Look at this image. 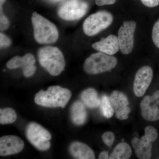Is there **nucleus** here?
<instances>
[{
    "mask_svg": "<svg viewBox=\"0 0 159 159\" xmlns=\"http://www.w3.org/2000/svg\"><path fill=\"white\" fill-rule=\"evenodd\" d=\"M71 95L68 89L52 86L47 90L38 92L34 97V101L36 104L44 107L64 108L70 99Z\"/></svg>",
    "mask_w": 159,
    "mask_h": 159,
    "instance_id": "nucleus-1",
    "label": "nucleus"
},
{
    "mask_svg": "<svg viewBox=\"0 0 159 159\" xmlns=\"http://www.w3.org/2000/svg\"><path fill=\"white\" fill-rule=\"evenodd\" d=\"M38 58L40 65L52 76L59 75L65 67L63 54L56 47L41 48L38 51Z\"/></svg>",
    "mask_w": 159,
    "mask_h": 159,
    "instance_id": "nucleus-2",
    "label": "nucleus"
},
{
    "mask_svg": "<svg viewBox=\"0 0 159 159\" xmlns=\"http://www.w3.org/2000/svg\"><path fill=\"white\" fill-rule=\"evenodd\" d=\"M31 22L34 39L39 43L51 44L57 41L59 34L53 23L36 12L32 13Z\"/></svg>",
    "mask_w": 159,
    "mask_h": 159,
    "instance_id": "nucleus-3",
    "label": "nucleus"
},
{
    "mask_svg": "<svg viewBox=\"0 0 159 159\" xmlns=\"http://www.w3.org/2000/svg\"><path fill=\"white\" fill-rule=\"evenodd\" d=\"M116 57L102 52L91 54L84 61V70L89 74H97L111 71L116 66Z\"/></svg>",
    "mask_w": 159,
    "mask_h": 159,
    "instance_id": "nucleus-4",
    "label": "nucleus"
},
{
    "mask_svg": "<svg viewBox=\"0 0 159 159\" xmlns=\"http://www.w3.org/2000/svg\"><path fill=\"white\" fill-rule=\"evenodd\" d=\"M113 20V16L108 11H97L86 19L83 25V30L88 36H94L109 27Z\"/></svg>",
    "mask_w": 159,
    "mask_h": 159,
    "instance_id": "nucleus-5",
    "label": "nucleus"
},
{
    "mask_svg": "<svg viewBox=\"0 0 159 159\" xmlns=\"http://www.w3.org/2000/svg\"><path fill=\"white\" fill-rule=\"evenodd\" d=\"M26 135L29 142L38 150L43 151L51 147V134L38 123H29L26 128Z\"/></svg>",
    "mask_w": 159,
    "mask_h": 159,
    "instance_id": "nucleus-6",
    "label": "nucleus"
},
{
    "mask_svg": "<svg viewBox=\"0 0 159 159\" xmlns=\"http://www.w3.org/2000/svg\"><path fill=\"white\" fill-rule=\"evenodd\" d=\"M88 9L87 3L82 0H68L61 6L58 16L66 20H74L81 18Z\"/></svg>",
    "mask_w": 159,
    "mask_h": 159,
    "instance_id": "nucleus-7",
    "label": "nucleus"
},
{
    "mask_svg": "<svg viewBox=\"0 0 159 159\" xmlns=\"http://www.w3.org/2000/svg\"><path fill=\"white\" fill-rule=\"evenodd\" d=\"M134 21L124 22L120 27L118 39L119 48L122 54H128L133 51L134 46V33L136 28Z\"/></svg>",
    "mask_w": 159,
    "mask_h": 159,
    "instance_id": "nucleus-8",
    "label": "nucleus"
},
{
    "mask_svg": "<svg viewBox=\"0 0 159 159\" xmlns=\"http://www.w3.org/2000/svg\"><path fill=\"white\" fill-rule=\"evenodd\" d=\"M159 90L154 92L152 96H146L140 103L142 117L150 122L159 119Z\"/></svg>",
    "mask_w": 159,
    "mask_h": 159,
    "instance_id": "nucleus-9",
    "label": "nucleus"
},
{
    "mask_svg": "<svg viewBox=\"0 0 159 159\" xmlns=\"http://www.w3.org/2000/svg\"><path fill=\"white\" fill-rule=\"evenodd\" d=\"M153 78V70L149 66H144L137 71L134 80V93L138 97L145 94Z\"/></svg>",
    "mask_w": 159,
    "mask_h": 159,
    "instance_id": "nucleus-10",
    "label": "nucleus"
},
{
    "mask_svg": "<svg viewBox=\"0 0 159 159\" xmlns=\"http://www.w3.org/2000/svg\"><path fill=\"white\" fill-rule=\"evenodd\" d=\"M109 99L117 119L121 120L128 119L131 109L127 96L122 92L115 90L112 92Z\"/></svg>",
    "mask_w": 159,
    "mask_h": 159,
    "instance_id": "nucleus-11",
    "label": "nucleus"
},
{
    "mask_svg": "<svg viewBox=\"0 0 159 159\" xmlns=\"http://www.w3.org/2000/svg\"><path fill=\"white\" fill-rule=\"evenodd\" d=\"M35 62L34 56L31 54H27L23 57L16 56L12 57L7 62L6 66L9 69L21 68L24 76L29 77L32 76L36 71Z\"/></svg>",
    "mask_w": 159,
    "mask_h": 159,
    "instance_id": "nucleus-12",
    "label": "nucleus"
},
{
    "mask_svg": "<svg viewBox=\"0 0 159 159\" xmlns=\"http://www.w3.org/2000/svg\"><path fill=\"white\" fill-rule=\"evenodd\" d=\"M25 143L20 138L14 135H7L0 139V155L7 156L20 152Z\"/></svg>",
    "mask_w": 159,
    "mask_h": 159,
    "instance_id": "nucleus-13",
    "label": "nucleus"
},
{
    "mask_svg": "<svg viewBox=\"0 0 159 159\" xmlns=\"http://www.w3.org/2000/svg\"><path fill=\"white\" fill-rule=\"evenodd\" d=\"M92 47L99 52L110 55L116 54L120 49L118 37L113 34L101 39L99 41L94 43Z\"/></svg>",
    "mask_w": 159,
    "mask_h": 159,
    "instance_id": "nucleus-14",
    "label": "nucleus"
},
{
    "mask_svg": "<svg viewBox=\"0 0 159 159\" xmlns=\"http://www.w3.org/2000/svg\"><path fill=\"white\" fill-rule=\"evenodd\" d=\"M131 144L138 158L149 159L151 158V142L147 141L144 136L141 139L134 138L132 140Z\"/></svg>",
    "mask_w": 159,
    "mask_h": 159,
    "instance_id": "nucleus-15",
    "label": "nucleus"
},
{
    "mask_svg": "<svg viewBox=\"0 0 159 159\" xmlns=\"http://www.w3.org/2000/svg\"><path fill=\"white\" fill-rule=\"evenodd\" d=\"M69 150L71 155L75 159H95L93 151L88 145L82 142H74L71 143Z\"/></svg>",
    "mask_w": 159,
    "mask_h": 159,
    "instance_id": "nucleus-16",
    "label": "nucleus"
},
{
    "mask_svg": "<svg viewBox=\"0 0 159 159\" xmlns=\"http://www.w3.org/2000/svg\"><path fill=\"white\" fill-rule=\"evenodd\" d=\"M71 118L75 125H83L87 118V112L83 102L77 101L73 103L71 108Z\"/></svg>",
    "mask_w": 159,
    "mask_h": 159,
    "instance_id": "nucleus-17",
    "label": "nucleus"
},
{
    "mask_svg": "<svg viewBox=\"0 0 159 159\" xmlns=\"http://www.w3.org/2000/svg\"><path fill=\"white\" fill-rule=\"evenodd\" d=\"M80 98L86 106L91 109L100 107L101 100L98 97L97 91L93 88H88L83 91Z\"/></svg>",
    "mask_w": 159,
    "mask_h": 159,
    "instance_id": "nucleus-18",
    "label": "nucleus"
},
{
    "mask_svg": "<svg viewBox=\"0 0 159 159\" xmlns=\"http://www.w3.org/2000/svg\"><path fill=\"white\" fill-rule=\"evenodd\" d=\"M131 148L127 143L121 142L114 148L109 156L110 159H128L132 155Z\"/></svg>",
    "mask_w": 159,
    "mask_h": 159,
    "instance_id": "nucleus-19",
    "label": "nucleus"
},
{
    "mask_svg": "<svg viewBox=\"0 0 159 159\" xmlns=\"http://www.w3.org/2000/svg\"><path fill=\"white\" fill-rule=\"evenodd\" d=\"M16 119V113L13 109L7 107L0 110V123L2 125L13 123Z\"/></svg>",
    "mask_w": 159,
    "mask_h": 159,
    "instance_id": "nucleus-20",
    "label": "nucleus"
},
{
    "mask_svg": "<svg viewBox=\"0 0 159 159\" xmlns=\"http://www.w3.org/2000/svg\"><path fill=\"white\" fill-rule=\"evenodd\" d=\"M100 100H101L100 105V110L102 115L107 119L111 118L115 113L110 100L109 97L106 95H103L100 98Z\"/></svg>",
    "mask_w": 159,
    "mask_h": 159,
    "instance_id": "nucleus-21",
    "label": "nucleus"
},
{
    "mask_svg": "<svg viewBox=\"0 0 159 159\" xmlns=\"http://www.w3.org/2000/svg\"><path fill=\"white\" fill-rule=\"evenodd\" d=\"M145 139L147 141L150 142H152L157 140L158 137L157 131L153 126H147L145 128V135L144 136Z\"/></svg>",
    "mask_w": 159,
    "mask_h": 159,
    "instance_id": "nucleus-22",
    "label": "nucleus"
},
{
    "mask_svg": "<svg viewBox=\"0 0 159 159\" xmlns=\"http://www.w3.org/2000/svg\"><path fill=\"white\" fill-rule=\"evenodd\" d=\"M102 139L106 145L108 147H111L115 141V135L112 132H106L102 135Z\"/></svg>",
    "mask_w": 159,
    "mask_h": 159,
    "instance_id": "nucleus-23",
    "label": "nucleus"
},
{
    "mask_svg": "<svg viewBox=\"0 0 159 159\" xmlns=\"http://www.w3.org/2000/svg\"><path fill=\"white\" fill-rule=\"evenodd\" d=\"M152 36L154 43L159 49V20L154 25Z\"/></svg>",
    "mask_w": 159,
    "mask_h": 159,
    "instance_id": "nucleus-24",
    "label": "nucleus"
},
{
    "mask_svg": "<svg viewBox=\"0 0 159 159\" xmlns=\"http://www.w3.org/2000/svg\"><path fill=\"white\" fill-rule=\"evenodd\" d=\"M9 23L7 17L3 14L2 10H0V29L4 31L9 28Z\"/></svg>",
    "mask_w": 159,
    "mask_h": 159,
    "instance_id": "nucleus-25",
    "label": "nucleus"
},
{
    "mask_svg": "<svg viewBox=\"0 0 159 159\" xmlns=\"http://www.w3.org/2000/svg\"><path fill=\"white\" fill-rule=\"evenodd\" d=\"M11 44V41L9 38L5 34L1 33L0 34V46L2 48H6L9 47Z\"/></svg>",
    "mask_w": 159,
    "mask_h": 159,
    "instance_id": "nucleus-26",
    "label": "nucleus"
},
{
    "mask_svg": "<svg viewBox=\"0 0 159 159\" xmlns=\"http://www.w3.org/2000/svg\"><path fill=\"white\" fill-rule=\"evenodd\" d=\"M141 1L143 5L150 8L159 5V0H141Z\"/></svg>",
    "mask_w": 159,
    "mask_h": 159,
    "instance_id": "nucleus-27",
    "label": "nucleus"
},
{
    "mask_svg": "<svg viewBox=\"0 0 159 159\" xmlns=\"http://www.w3.org/2000/svg\"><path fill=\"white\" fill-rule=\"evenodd\" d=\"M117 0H96V5L98 6L111 5L115 4Z\"/></svg>",
    "mask_w": 159,
    "mask_h": 159,
    "instance_id": "nucleus-28",
    "label": "nucleus"
},
{
    "mask_svg": "<svg viewBox=\"0 0 159 159\" xmlns=\"http://www.w3.org/2000/svg\"><path fill=\"white\" fill-rule=\"evenodd\" d=\"M99 159H109L108 151H102V152H101L99 154Z\"/></svg>",
    "mask_w": 159,
    "mask_h": 159,
    "instance_id": "nucleus-29",
    "label": "nucleus"
},
{
    "mask_svg": "<svg viewBox=\"0 0 159 159\" xmlns=\"http://www.w3.org/2000/svg\"><path fill=\"white\" fill-rule=\"evenodd\" d=\"M5 2L6 0H0V10L2 9V6Z\"/></svg>",
    "mask_w": 159,
    "mask_h": 159,
    "instance_id": "nucleus-30",
    "label": "nucleus"
},
{
    "mask_svg": "<svg viewBox=\"0 0 159 159\" xmlns=\"http://www.w3.org/2000/svg\"><path fill=\"white\" fill-rule=\"evenodd\" d=\"M51 1H54V2H58V1H60V0H51Z\"/></svg>",
    "mask_w": 159,
    "mask_h": 159,
    "instance_id": "nucleus-31",
    "label": "nucleus"
}]
</instances>
